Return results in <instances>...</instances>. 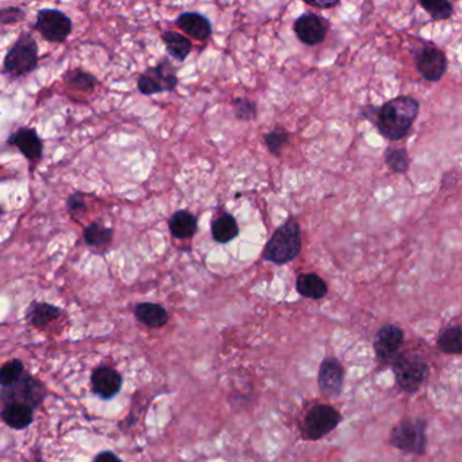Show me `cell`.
Returning a JSON list of instances; mask_svg holds the SVG:
<instances>
[{
    "label": "cell",
    "instance_id": "cb8c5ba5",
    "mask_svg": "<svg viewBox=\"0 0 462 462\" xmlns=\"http://www.w3.org/2000/svg\"><path fill=\"white\" fill-rule=\"evenodd\" d=\"M113 240V230L105 227L100 221L90 224L84 230V242L94 248L107 247Z\"/></svg>",
    "mask_w": 462,
    "mask_h": 462
},
{
    "label": "cell",
    "instance_id": "9a60e30c",
    "mask_svg": "<svg viewBox=\"0 0 462 462\" xmlns=\"http://www.w3.org/2000/svg\"><path fill=\"white\" fill-rule=\"evenodd\" d=\"M343 369L335 358H327L319 369L320 391L328 396H339L343 388Z\"/></svg>",
    "mask_w": 462,
    "mask_h": 462
},
{
    "label": "cell",
    "instance_id": "7c38bea8",
    "mask_svg": "<svg viewBox=\"0 0 462 462\" xmlns=\"http://www.w3.org/2000/svg\"><path fill=\"white\" fill-rule=\"evenodd\" d=\"M93 392L102 400L116 397L122 388V376L110 366H100L91 374Z\"/></svg>",
    "mask_w": 462,
    "mask_h": 462
},
{
    "label": "cell",
    "instance_id": "8992f818",
    "mask_svg": "<svg viewBox=\"0 0 462 462\" xmlns=\"http://www.w3.org/2000/svg\"><path fill=\"white\" fill-rule=\"evenodd\" d=\"M34 29L48 42L61 44L72 33V20L60 10L42 8L37 14Z\"/></svg>",
    "mask_w": 462,
    "mask_h": 462
},
{
    "label": "cell",
    "instance_id": "f546056e",
    "mask_svg": "<svg viewBox=\"0 0 462 462\" xmlns=\"http://www.w3.org/2000/svg\"><path fill=\"white\" fill-rule=\"evenodd\" d=\"M266 146L270 149V152L276 156L281 153V149L289 140V133L286 132L283 128H276L273 132L266 134L264 137Z\"/></svg>",
    "mask_w": 462,
    "mask_h": 462
},
{
    "label": "cell",
    "instance_id": "52a82bcc",
    "mask_svg": "<svg viewBox=\"0 0 462 462\" xmlns=\"http://www.w3.org/2000/svg\"><path fill=\"white\" fill-rule=\"evenodd\" d=\"M178 85L175 69L168 60H162L156 66H150L144 71L138 81V91L144 95H153L165 91H172Z\"/></svg>",
    "mask_w": 462,
    "mask_h": 462
},
{
    "label": "cell",
    "instance_id": "ffe728a7",
    "mask_svg": "<svg viewBox=\"0 0 462 462\" xmlns=\"http://www.w3.org/2000/svg\"><path fill=\"white\" fill-rule=\"evenodd\" d=\"M168 227L175 239H189L197 232V218L186 211H178L170 218Z\"/></svg>",
    "mask_w": 462,
    "mask_h": 462
},
{
    "label": "cell",
    "instance_id": "5b68a950",
    "mask_svg": "<svg viewBox=\"0 0 462 462\" xmlns=\"http://www.w3.org/2000/svg\"><path fill=\"white\" fill-rule=\"evenodd\" d=\"M426 427L427 423L422 419L404 420L392 430L389 442L398 450L423 454L427 447Z\"/></svg>",
    "mask_w": 462,
    "mask_h": 462
},
{
    "label": "cell",
    "instance_id": "2e32d148",
    "mask_svg": "<svg viewBox=\"0 0 462 462\" xmlns=\"http://www.w3.org/2000/svg\"><path fill=\"white\" fill-rule=\"evenodd\" d=\"M175 23L184 33L199 41H205L212 35V25L209 19L199 13H183Z\"/></svg>",
    "mask_w": 462,
    "mask_h": 462
},
{
    "label": "cell",
    "instance_id": "7a4b0ae2",
    "mask_svg": "<svg viewBox=\"0 0 462 462\" xmlns=\"http://www.w3.org/2000/svg\"><path fill=\"white\" fill-rule=\"evenodd\" d=\"M301 251V231L296 220L290 218L267 242L263 251L266 261L286 264L295 261Z\"/></svg>",
    "mask_w": 462,
    "mask_h": 462
},
{
    "label": "cell",
    "instance_id": "4fadbf2b",
    "mask_svg": "<svg viewBox=\"0 0 462 462\" xmlns=\"http://www.w3.org/2000/svg\"><path fill=\"white\" fill-rule=\"evenodd\" d=\"M295 33L305 45L321 44L327 34V22L316 14H304L295 22Z\"/></svg>",
    "mask_w": 462,
    "mask_h": 462
},
{
    "label": "cell",
    "instance_id": "30bf717a",
    "mask_svg": "<svg viewBox=\"0 0 462 462\" xmlns=\"http://www.w3.org/2000/svg\"><path fill=\"white\" fill-rule=\"evenodd\" d=\"M415 61L419 73L429 82L441 81L447 69L445 53L434 45H426L419 50Z\"/></svg>",
    "mask_w": 462,
    "mask_h": 462
},
{
    "label": "cell",
    "instance_id": "f1b7e54d",
    "mask_svg": "<svg viewBox=\"0 0 462 462\" xmlns=\"http://www.w3.org/2000/svg\"><path fill=\"white\" fill-rule=\"evenodd\" d=\"M420 6L429 13L434 20H445L453 16V4L446 0L420 1Z\"/></svg>",
    "mask_w": 462,
    "mask_h": 462
},
{
    "label": "cell",
    "instance_id": "836d02e7",
    "mask_svg": "<svg viewBox=\"0 0 462 462\" xmlns=\"http://www.w3.org/2000/svg\"><path fill=\"white\" fill-rule=\"evenodd\" d=\"M93 462H122V460L117 456L116 453H113L110 450H105V451H100Z\"/></svg>",
    "mask_w": 462,
    "mask_h": 462
},
{
    "label": "cell",
    "instance_id": "ac0fdd59",
    "mask_svg": "<svg viewBox=\"0 0 462 462\" xmlns=\"http://www.w3.org/2000/svg\"><path fill=\"white\" fill-rule=\"evenodd\" d=\"M134 314L140 323L149 328H162L168 321V314L165 308L153 302H141L136 307Z\"/></svg>",
    "mask_w": 462,
    "mask_h": 462
},
{
    "label": "cell",
    "instance_id": "484cf974",
    "mask_svg": "<svg viewBox=\"0 0 462 462\" xmlns=\"http://www.w3.org/2000/svg\"><path fill=\"white\" fill-rule=\"evenodd\" d=\"M438 347L446 354H461V327L456 326V327H450L444 331L438 338Z\"/></svg>",
    "mask_w": 462,
    "mask_h": 462
},
{
    "label": "cell",
    "instance_id": "277c9868",
    "mask_svg": "<svg viewBox=\"0 0 462 462\" xmlns=\"http://www.w3.org/2000/svg\"><path fill=\"white\" fill-rule=\"evenodd\" d=\"M45 397H47L45 385L30 373H28L26 370L14 385L1 388L0 392V400L4 404L19 403L33 408L34 411L38 407H41Z\"/></svg>",
    "mask_w": 462,
    "mask_h": 462
},
{
    "label": "cell",
    "instance_id": "4316f807",
    "mask_svg": "<svg viewBox=\"0 0 462 462\" xmlns=\"http://www.w3.org/2000/svg\"><path fill=\"white\" fill-rule=\"evenodd\" d=\"M25 373V365L19 360H11L0 366V386L7 388L17 382Z\"/></svg>",
    "mask_w": 462,
    "mask_h": 462
},
{
    "label": "cell",
    "instance_id": "44dd1931",
    "mask_svg": "<svg viewBox=\"0 0 462 462\" xmlns=\"http://www.w3.org/2000/svg\"><path fill=\"white\" fill-rule=\"evenodd\" d=\"M296 289L302 297L320 300L328 292L327 283L323 281L317 274H301L296 282Z\"/></svg>",
    "mask_w": 462,
    "mask_h": 462
},
{
    "label": "cell",
    "instance_id": "4dcf8cb0",
    "mask_svg": "<svg viewBox=\"0 0 462 462\" xmlns=\"http://www.w3.org/2000/svg\"><path fill=\"white\" fill-rule=\"evenodd\" d=\"M236 117L240 119H252L256 116V106L252 100L247 98H236L233 100Z\"/></svg>",
    "mask_w": 462,
    "mask_h": 462
},
{
    "label": "cell",
    "instance_id": "5bb4252c",
    "mask_svg": "<svg viewBox=\"0 0 462 462\" xmlns=\"http://www.w3.org/2000/svg\"><path fill=\"white\" fill-rule=\"evenodd\" d=\"M7 144L17 147L19 152L30 162L40 160L44 152V144L33 128H19L17 132L8 137Z\"/></svg>",
    "mask_w": 462,
    "mask_h": 462
},
{
    "label": "cell",
    "instance_id": "6da1fadb",
    "mask_svg": "<svg viewBox=\"0 0 462 462\" xmlns=\"http://www.w3.org/2000/svg\"><path fill=\"white\" fill-rule=\"evenodd\" d=\"M417 113L419 102L413 97L401 95L388 100L377 110L379 132L386 140H401L410 132Z\"/></svg>",
    "mask_w": 462,
    "mask_h": 462
},
{
    "label": "cell",
    "instance_id": "8fae6325",
    "mask_svg": "<svg viewBox=\"0 0 462 462\" xmlns=\"http://www.w3.org/2000/svg\"><path fill=\"white\" fill-rule=\"evenodd\" d=\"M404 340V332L393 324L384 326L376 335L374 339V351L377 358L382 363H391L396 361L397 353Z\"/></svg>",
    "mask_w": 462,
    "mask_h": 462
},
{
    "label": "cell",
    "instance_id": "603a6c76",
    "mask_svg": "<svg viewBox=\"0 0 462 462\" xmlns=\"http://www.w3.org/2000/svg\"><path fill=\"white\" fill-rule=\"evenodd\" d=\"M162 38L165 42V49L171 57H174L178 61H184L187 59V56L191 52V42L189 38L175 32H165L162 35Z\"/></svg>",
    "mask_w": 462,
    "mask_h": 462
},
{
    "label": "cell",
    "instance_id": "d6986e66",
    "mask_svg": "<svg viewBox=\"0 0 462 462\" xmlns=\"http://www.w3.org/2000/svg\"><path fill=\"white\" fill-rule=\"evenodd\" d=\"M61 309L56 305L48 302H33L26 312V320L35 328H44L53 320L59 319Z\"/></svg>",
    "mask_w": 462,
    "mask_h": 462
},
{
    "label": "cell",
    "instance_id": "7402d4cb",
    "mask_svg": "<svg viewBox=\"0 0 462 462\" xmlns=\"http://www.w3.org/2000/svg\"><path fill=\"white\" fill-rule=\"evenodd\" d=\"M239 235V225L231 215H220L212 223V236L217 243H230Z\"/></svg>",
    "mask_w": 462,
    "mask_h": 462
},
{
    "label": "cell",
    "instance_id": "e0dca14e",
    "mask_svg": "<svg viewBox=\"0 0 462 462\" xmlns=\"http://www.w3.org/2000/svg\"><path fill=\"white\" fill-rule=\"evenodd\" d=\"M1 419L10 429H28L33 423L34 410L19 403L4 404L1 410Z\"/></svg>",
    "mask_w": 462,
    "mask_h": 462
},
{
    "label": "cell",
    "instance_id": "83f0119b",
    "mask_svg": "<svg viewBox=\"0 0 462 462\" xmlns=\"http://www.w3.org/2000/svg\"><path fill=\"white\" fill-rule=\"evenodd\" d=\"M385 162L396 174H404L410 167V158L404 148L388 149L385 153Z\"/></svg>",
    "mask_w": 462,
    "mask_h": 462
},
{
    "label": "cell",
    "instance_id": "1f68e13d",
    "mask_svg": "<svg viewBox=\"0 0 462 462\" xmlns=\"http://www.w3.org/2000/svg\"><path fill=\"white\" fill-rule=\"evenodd\" d=\"M26 17L25 10L19 7H6L0 10V25H11L17 23Z\"/></svg>",
    "mask_w": 462,
    "mask_h": 462
},
{
    "label": "cell",
    "instance_id": "d4e9b609",
    "mask_svg": "<svg viewBox=\"0 0 462 462\" xmlns=\"http://www.w3.org/2000/svg\"><path fill=\"white\" fill-rule=\"evenodd\" d=\"M64 82L69 87L76 88L79 91H93L98 84V81L94 75H91L90 72H85L83 69L68 71L64 76Z\"/></svg>",
    "mask_w": 462,
    "mask_h": 462
},
{
    "label": "cell",
    "instance_id": "3957f363",
    "mask_svg": "<svg viewBox=\"0 0 462 462\" xmlns=\"http://www.w3.org/2000/svg\"><path fill=\"white\" fill-rule=\"evenodd\" d=\"M37 66L38 45L32 33L22 32L16 44L8 49L4 57L3 71L13 78H20L33 72Z\"/></svg>",
    "mask_w": 462,
    "mask_h": 462
},
{
    "label": "cell",
    "instance_id": "ba28073f",
    "mask_svg": "<svg viewBox=\"0 0 462 462\" xmlns=\"http://www.w3.org/2000/svg\"><path fill=\"white\" fill-rule=\"evenodd\" d=\"M393 372L397 385L403 391L413 393L419 391L420 385L426 380L429 366L416 355H403L397 357L396 361L393 362Z\"/></svg>",
    "mask_w": 462,
    "mask_h": 462
},
{
    "label": "cell",
    "instance_id": "d6a6232c",
    "mask_svg": "<svg viewBox=\"0 0 462 462\" xmlns=\"http://www.w3.org/2000/svg\"><path fill=\"white\" fill-rule=\"evenodd\" d=\"M84 208H85V201H84V196H83L82 193H73L66 199V209L71 213L79 212Z\"/></svg>",
    "mask_w": 462,
    "mask_h": 462
},
{
    "label": "cell",
    "instance_id": "9c48e42d",
    "mask_svg": "<svg viewBox=\"0 0 462 462\" xmlns=\"http://www.w3.org/2000/svg\"><path fill=\"white\" fill-rule=\"evenodd\" d=\"M342 417L331 405H316L305 417V434L309 439L317 441L336 429Z\"/></svg>",
    "mask_w": 462,
    "mask_h": 462
},
{
    "label": "cell",
    "instance_id": "e575fe53",
    "mask_svg": "<svg viewBox=\"0 0 462 462\" xmlns=\"http://www.w3.org/2000/svg\"><path fill=\"white\" fill-rule=\"evenodd\" d=\"M305 3L312 6V7H316V8H332V7L339 4L338 0H335V1H311V0H307Z\"/></svg>",
    "mask_w": 462,
    "mask_h": 462
}]
</instances>
